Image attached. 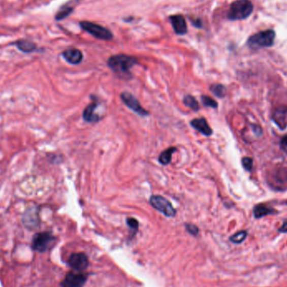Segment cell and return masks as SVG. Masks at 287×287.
Instances as JSON below:
<instances>
[{"instance_id": "cell-14", "label": "cell", "mask_w": 287, "mask_h": 287, "mask_svg": "<svg viewBox=\"0 0 287 287\" xmlns=\"http://www.w3.org/2000/svg\"><path fill=\"white\" fill-rule=\"evenodd\" d=\"M190 123H191L193 128L203 135H206V136H210L212 135V130L208 124V121L206 120V118H195V119L192 120Z\"/></svg>"}, {"instance_id": "cell-8", "label": "cell", "mask_w": 287, "mask_h": 287, "mask_svg": "<svg viewBox=\"0 0 287 287\" xmlns=\"http://www.w3.org/2000/svg\"><path fill=\"white\" fill-rule=\"evenodd\" d=\"M121 99L124 103L126 106L132 109L135 113L141 116V117H145L150 114V113L144 109L140 102L138 100L133 94H131L128 92H123L121 93Z\"/></svg>"}, {"instance_id": "cell-15", "label": "cell", "mask_w": 287, "mask_h": 287, "mask_svg": "<svg viewBox=\"0 0 287 287\" xmlns=\"http://www.w3.org/2000/svg\"><path fill=\"white\" fill-rule=\"evenodd\" d=\"M97 109V104H89L83 111V119L88 123H96L99 121V116L95 113Z\"/></svg>"}, {"instance_id": "cell-7", "label": "cell", "mask_w": 287, "mask_h": 287, "mask_svg": "<svg viewBox=\"0 0 287 287\" xmlns=\"http://www.w3.org/2000/svg\"><path fill=\"white\" fill-rule=\"evenodd\" d=\"M269 183L275 190L287 188V169L285 167H277L273 170L269 177Z\"/></svg>"}, {"instance_id": "cell-21", "label": "cell", "mask_w": 287, "mask_h": 287, "mask_svg": "<svg viewBox=\"0 0 287 287\" xmlns=\"http://www.w3.org/2000/svg\"><path fill=\"white\" fill-rule=\"evenodd\" d=\"M73 8L68 5H64L62 7L60 8V10L58 11L56 15V20H62L66 17H68V15H70L71 13L73 12Z\"/></svg>"}, {"instance_id": "cell-19", "label": "cell", "mask_w": 287, "mask_h": 287, "mask_svg": "<svg viewBox=\"0 0 287 287\" xmlns=\"http://www.w3.org/2000/svg\"><path fill=\"white\" fill-rule=\"evenodd\" d=\"M183 103L186 106L188 107L194 111H198V109H200L198 102L196 100L194 97L191 96V95H186L183 99Z\"/></svg>"}, {"instance_id": "cell-11", "label": "cell", "mask_w": 287, "mask_h": 287, "mask_svg": "<svg viewBox=\"0 0 287 287\" xmlns=\"http://www.w3.org/2000/svg\"><path fill=\"white\" fill-rule=\"evenodd\" d=\"M272 118L280 130H285L287 128V106L281 105L276 108L273 113Z\"/></svg>"}, {"instance_id": "cell-12", "label": "cell", "mask_w": 287, "mask_h": 287, "mask_svg": "<svg viewBox=\"0 0 287 287\" xmlns=\"http://www.w3.org/2000/svg\"><path fill=\"white\" fill-rule=\"evenodd\" d=\"M172 27L176 34L182 36L187 32L186 19L181 15H172L170 18Z\"/></svg>"}, {"instance_id": "cell-20", "label": "cell", "mask_w": 287, "mask_h": 287, "mask_svg": "<svg viewBox=\"0 0 287 287\" xmlns=\"http://www.w3.org/2000/svg\"><path fill=\"white\" fill-rule=\"evenodd\" d=\"M210 89L211 92L217 98H225V95L227 93L226 87L222 84H213L210 87Z\"/></svg>"}, {"instance_id": "cell-9", "label": "cell", "mask_w": 287, "mask_h": 287, "mask_svg": "<svg viewBox=\"0 0 287 287\" xmlns=\"http://www.w3.org/2000/svg\"><path fill=\"white\" fill-rule=\"evenodd\" d=\"M87 275L81 272H69L61 282L62 287H83L87 281Z\"/></svg>"}, {"instance_id": "cell-28", "label": "cell", "mask_w": 287, "mask_h": 287, "mask_svg": "<svg viewBox=\"0 0 287 287\" xmlns=\"http://www.w3.org/2000/svg\"><path fill=\"white\" fill-rule=\"evenodd\" d=\"M279 232H280V233H287V220L284 222L282 226L279 229Z\"/></svg>"}, {"instance_id": "cell-17", "label": "cell", "mask_w": 287, "mask_h": 287, "mask_svg": "<svg viewBox=\"0 0 287 287\" xmlns=\"http://www.w3.org/2000/svg\"><path fill=\"white\" fill-rule=\"evenodd\" d=\"M275 212V210H274L272 208L265 205V204H259L253 208V215L256 218H261L267 215L274 214Z\"/></svg>"}, {"instance_id": "cell-24", "label": "cell", "mask_w": 287, "mask_h": 287, "mask_svg": "<svg viewBox=\"0 0 287 287\" xmlns=\"http://www.w3.org/2000/svg\"><path fill=\"white\" fill-rule=\"evenodd\" d=\"M127 225L129 227L131 228V230L135 234L138 231V228H139V222L137 220L135 219L133 217H129L127 218Z\"/></svg>"}, {"instance_id": "cell-27", "label": "cell", "mask_w": 287, "mask_h": 287, "mask_svg": "<svg viewBox=\"0 0 287 287\" xmlns=\"http://www.w3.org/2000/svg\"><path fill=\"white\" fill-rule=\"evenodd\" d=\"M280 144V149H281L283 152L287 154V135H285L281 139Z\"/></svg>"}, {"instance_id": "cell-16", "label": "cell", "mask_w": 287, "mask_h": 287, "mask_svg": "<svg viewBox=\"0 0 287 287\" xmlns=\"http://www.w3.org/2000/svg\"><path fill=\"white\" fill-rule=\"evenodd\" d=\"M15 45L19 51H23L24 53H30L37 50V45L28 40H19L15 42Z\"/></svg>"}, {"instance_id": "cell-6", "label": "cell", "mask_w": 287, "mask_h": 287, "mask_svg": "<svg viewBox=\"0 0 287 287\" xmlns=\"http://www.w3.org/2000/svg\"><path fill=\"white\" fill-rule=\"evenodd\" d=\"M150 203L154 209L162 212L167 217H172L176 216V211L172 203L162 196H151L150 198Z\"/></svg>"}, {"instance_id": "cell-5", "label": "cell", "mask_w": 287, "mask_h": 287, "mask_svg": "<svg viewBox=\"0 0 287 287\" xmlns=\"http://www.w3.org/2000/svg\"><path fill=\"white\" fill-rule=\"evenodd\" d=\"M80 25L85 31L88 32L95 38L103 40V41H109L113 38L112 32L105 27L101 26L99 24H94L92 22L82 21L80 23Z\"/></svg>"}, {"instance_id": "cell-3", "label": "cell", "mask_w": 287, "mask_h": 287, "mask_svg": "<svg viewBox=\"0 0 287 287\" xmlns=\"http://www.w3.org/2000/svg\"><path fill=\"white\" fill-rule=\"evenodd\" d=\"M275 32L273 29H266L252 35L247 41V45L252 50L271 47L275 43Z\"/></svg>"}, {"instance_id": "cell-22", "label": "cell", "mask_w": 287, "mask_h": 287, "mask_svg": "<svg viewBox=\"0 0 287 287\" xmlns=\"http://www.w3.org/2000/svg\"><path fill=\"white\" fill-rule=\"evenodd\" d=\"M247 235L248 234H247L246 231L238 232L233 236L230 237V241L234 244H241L242 242L246 239Z\"/></svg>"}, {"instance_id": "cell-25", "label": "cell", "mask_w": 287, "mask_h": 287, "mask_svg": "<svg viewBox=\"0 0 287 287\" xmlns=\"http://www.w3.org/2000/svg\"><path fill=\"white\" fill-rule=\"evenodd\" d=\"M242 164H243L244 169L248 171V172H250L252 168H253V160L249 158V157H244L242 160Z\"/></svg>"}, {"instance_id": "cell-2", "label": "cell", "mask_w": 287, "mask_h": 287, "mask_svg": "<svg viewBox=\"0 0 287 287\" xmlns=\"http://www.w3.org/2000/svg\"><path fill=\"white\" fill-rule=\"evenodd\" d=\"M253 5L250 0H236L232 3L228 11V19L232 21L244 20L252 15Z\"/></svg>"}, {"instance_id": "cell-10", "label": "cell", "mask_w": 287, "mask_h": 287, "mask_svg": "<svg viewBox=\"0 0 287 287\" xmlns=\"http://www.w3.org/2000/svg\"><path fill=\"white\" fill-rule=\"evenodd\" d=\"M68 264L77 272H82L89 266V261L84 253H76L70 256Z\"/></svg>"}, {"instance_id": "cell-1", "label": "cell", "mask_w": 287, "mask_h": 287, "mask_svg": "<svg viewBox=\"0 0 287 287\" xmlns=\"http://www.w3.org/2000/svg\"><path fill=\"white\" fill-rule=\"evenodd\" d=\"M137 59L127 55H116L111 56L108 60V65L114 73L119 76L130 74L131 68L137 64Z\"/></svg>"}, {"instance_id": "cell-13", "label": "cell", "mask_w": 287, "mask_h": 287, "mask_svg": "<svg viewBox=\"0 0 287 287\" xmlns=\"http://www.w3.org/2000/svg\"><path fill=\"white\" fill-rule=\"evenodd\" d=\"M63 57L68 63L73 65H77L82 62L83 55L82 51L78 49L71 48L66 50L62 53Z\"/></svg>"}, {"instance_id": "cell-18", "label": "cell", "mask_w": 287, "mask_h": 287, "mask_svg": "<svg viewBox=\"0 0 287 287\" xmlns=\"http://www.w3.org/2000/svg\"><path fill=\"white\" fill-rule=\"evenodd\" d=\"M176 150V148L171 147L168 148L167 150H165L162 154H160L159 162L162 165L167 166L172 161V154Z\"/></svg>"}, {"instance_id": "cell-26", "label": "cell", "mask_w": 287, "mask_h": 287, "mask_svg": "<svg viewBox=\"0 0 287 287\" xmlns=\"http://www.w3.org/2000/svg\"><path fill=\"white\" fill-rule=\"evenodd\" d=\"M186 230L190 233V234H193V235H198V232H199V230H198V228L195 225H186Z\"/></svg>"}, {"instance_id": "cell-4", "label": "cell", "mask_w": 287, "mask_h": 287, "mask_svg": "<svg viewBox=\"0 0 287 287\" xmlns=\"http://www.w3.org/2000/svg\"><path fill=\"white\" fill-rule=\"evenodd\" d=\"M56 240V237L49 232L38 233L32 239V249L38 252H45L53 246Z\"/></svg>"}, {"instance_id": "cell-23", "label": "cell", "mask_w": 287, "mask_h": 287, "mask_svg": "<svg viewBox=\"0 0 287 287\" xmlns=\"http://www.w3.org/2000/svg\"><path fill=\"white\" fill-rule=\"evenodd\" d=\"M202 102L203 104L207 107H211L212 109H217V103L214 99H212L209 96H202Z\"/></svg>"}]
</instances>
